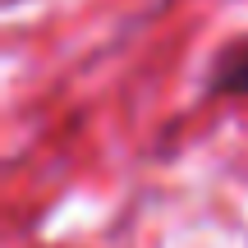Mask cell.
<instances>
[{
	"label": "cell",
	"mask_w": 248,
	"mask_h": 248,
	"mask_svg": "<svg viewBox=\"0 0 248 248\" xmlns=\"http://www.w3.org/2000/svg\"><path fill=\"white\" fill-rule=\"evenodd\" d=\"M207 88L225 92V97H248V37H244V42H230L212 60V78H207Z\"/></svg>",
	"instance_id": "1"
}]
</instances>
